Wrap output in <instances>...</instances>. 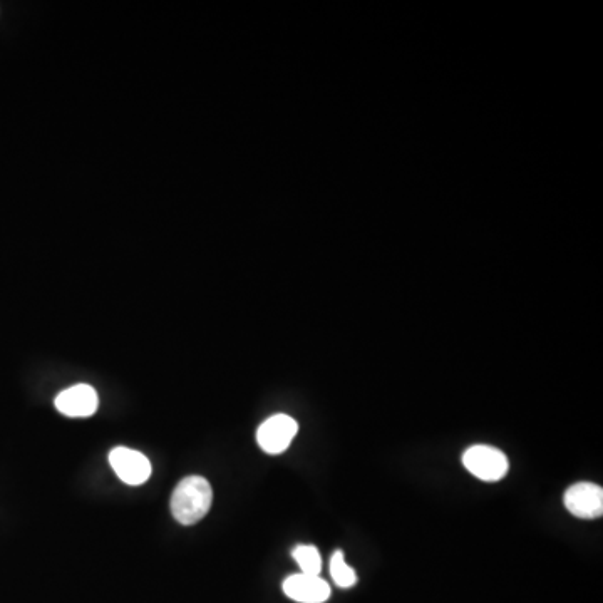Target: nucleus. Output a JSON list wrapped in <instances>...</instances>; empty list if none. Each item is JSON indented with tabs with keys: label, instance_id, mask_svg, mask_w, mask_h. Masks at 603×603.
Returning a JSON list of instances; mask_svg holds the SVG:
<instances>
[{
	"label": "nucleus",
	"instance_id": "obj_4",
	"mask_svg": "<svg viewBox=\"0 0 603 603\" xmlns=\"http://www.w3.org/2000/svg\"><path fill=\"white\" fill-rule=\"evenodd\" d=\"M297 431H299V424L294 418H290L287 414H277L268 418L258 428V446L267 454L284 453L297 436Z\"/></svg>",
	"mask_w": 603,
	"mask_h": 603
},
{
	"label": "nucleus",
	"instance_id": "obj_1",
	"mask_svg": "<svg viewBox=\"0 0 603 603\" xmlns=\"http://www.w3.org/2000/svg\"><path fill=\"white\" fill-rule=\"evenodd\" d=\"M212 486L203 476H186L171 496V513L181 525H195L212 508Z\"/></svg>",
	"mask_w": 603,
	"mask_h": 603
},
{
	"label": "nucleus",
	"instance_id": "obj_9",
	"mask_svg": "<svg viewBox=\"0 0 603 603\" xmlns=\"http://www.w3.org/2000/svg\"><path fill=\"white\" fill-rule=\"evenodd\" d=\"M330 577L341 588H351L357 582L356 572L347 565L344 553L335 552L330 558Z\"/></svg>",
	"mask_w": 603,
	"mask_h": 603
},
{
	"label": "nucleus",
	"instance_id": "obj_5",
	"mask_svg": "<svg viewBox=\"0 0 603 603\" xmlns=\"http://www.w3.org/2000/svg\"><path fill=\"white\" fill-rule=\"evenodd\" d=\"M563 503L573 516L595 520L603 515V490L593 483H577L568 488Z\"/></svg>",
	"mask_w": 603,
	"mask_h": 603
},
{
	"label": "nucleus",
	"instance_id": "obj_8",
	"mask_svg": "<svg viewBox=\"0 0 603 603\" xmlns=\"http://www.w3.org/2000/svg\"><path fill=\"white\" fill-rule=\"evenodd\" d=\"M292 557L302 570L300 573L319 577L320 570H322V557H320L317 548L312 547V545H299V547L294 548Z\"/></svg>",
	"mask_w": 603,
	"mask_h": 603
},
{
	"label": "nucleus",
	"instance_id": "obj_2",
	"mask_svg": "<svg viewBox=\"0 0 603 603\" xmlns=\"http://www.w3.org/2000/svg\"><path fill=\"white\" fill-rule=\"evenodd\" d=\"M463 464L471 475L486 483L503 480L510 469L506 454L486 444H476L466 449Z\"/></svg>",
	"mask_w": 603,
	"mask_h": 603
},
{
	"label": "nucleus",
	"instance_id": "obj_6",
	"mask_svg": "<svg viewBox=\"0 0 603 603\" xmlns=\"http://www.w3.org/2000/svg\"><path fill=\"white\" fill-rule=\"evenodd\" d=\"M57 411L67 418H89L99 408L98 392L89 384H76L56 397Z\"/></svg>",
	"mask_w": 603,
	"mask_h": 603
},
{
	"label": "nucleus",
	"instance_id": "obj_7",
	"mask_svg": "<svg viewBox=\"0 0 603 603\" xmlns=\"http://www.w3.org/2000/svg\"><path fill=\"white\" fill-rule=\"evenodd\" d=\"M284 593L299 603H324L329 600V583L315 575L297 573L284 582Z\"/></svg>",
	"mask_w": 603,
	"mask_h": 603
},
{
	"label": "nucleus",
	"instance_id": "obj_3",
	"mask_svg": "<svg viewBox=\"0 0 603 603\" xmlns=\"http://www.w3.org/2000/svg\"><path fill=\"white\" fill-rule=\"evenodd\" d=\"M109 464L119 480L129 486L143 485L150 480L153 471L150 459L146 458L145 454L124 446L114 448L109 453Z\"/></svg>",
	"mask_w": 603,
	"mask_h": 603
}]
</instances>
